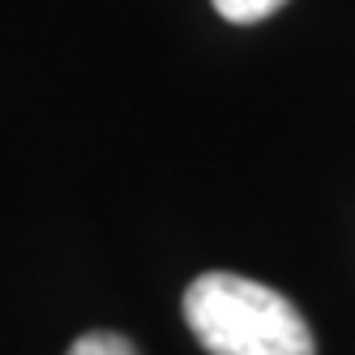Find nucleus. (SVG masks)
Here are the masks:
<instances>
[{"label":"nucleus","instance_id":"f257e3e1","mask_svg":"<svg viewBox=\"0 0 355 355\" xmlns=\"http://www.w3.org/2000/svg\"><path fill=\"white\" fill-rule=\"evenodd\" d=\"M184 321L210 355H317L295 304L257 278L210 270L184 291Z\"/></svg>","mask_w":355,"mask_h":355},{"label":"nucleus","instance_id":"f03ea898","mask_svg":"<svg viewBox=\"0 0 355 355\" xmlns=\"http://www.w3.org/2000/svg\"><path fill=\"white\" fill-rule=\"evenodd\" d=\"M218 9V17L236 21V26H252V21H266L270 13H278L287 0H210Z\"/></svg>","mask_w":355,"mask_h":355},{"label":"nucleus","instance_id":"7ed1b4c3","mask_svg":"<svg viewBox=\"0 0 355 355\" xmlns=\"http://www.w3.org/2000/svg\"><path fill=\"white\" fill-rule=\"evenodd\" d=\"M69 355H141L124 334H112V329H90L78 343L69 347Z\"/></svg>","mask_w":355,"mask_h":355}]
</instances>
